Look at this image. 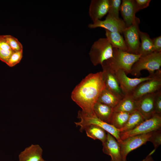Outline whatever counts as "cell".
I'll use <instances>...</instances> for the list:
<instances>
[{"mask_svg":"<svg viewBox=\"0 0 161 161\" xmlns=\"http://www.w3.org/2000/svg\"><path fill=\"white\" fill-rule=\"evenodd\" d=\"M113 48L106 38H100L92 44L89 55L93 64L102 65L105 61L112 57Z\"/></svg>","mask_w":161,"mask_h":161,"instance_id":"5","label":"cell"},{"mask_svg":"<svg viewBox=\"0 0 161 161\" xmlns=\"http://www.w3.org/2000/svg\"><path fill=\"white\" fill-rule=\"evenodd\" d=\"M85 131L87 136L93 140H99L102 143L106 140L107 134L106 131L102 128L94 125H89L86 126L83 129Z\"/></svg>","mask_w":161,"mask_h":161,"instance_id":"22","label":"cell"},{"mask_svg":"<svg viewBox=\"0 0 161 161\" xmlns=\"http://www.w3.org/2000/svg\"><path fill=\"white\" fill-rule=\"evenodd\" d=\"M141 42L138 52V55L143 57L154 52L152 39L146 33L140 31Z\"/></svg>","mask_w":161,"mask_h":161,"instance_id":"20","label":"cell"},{"mask_svg":"<svg viewBox=\"0 0 161 161\" xmlns=\"http://www.w3.org/2000/svg\"><path fill=\"white\" fill-rule=\"evenodd\" d=\"M151 0H134L137 12L148 6Z\"/></svg>","mask_w":161,"mask_h":161,"instance_id":"32","label":"cell"},{"mask_svg":"<svg viewBox=\"0 0 161 161\" xmlns=\"http://www.w3.org/2000/svg\"><path fill=\"white\" fill-rule=\"evenodd\" d=\"M153 132L133 136L123 140L120 143L122 161H126L127 156L131 151L148 141Z\"/></svg>","mask_w":161,"mask_h":161,"instance_id":"9","label":"cell"},{"mask_svg":"<svg viewBox=\"0 0 161 161\" xmlns=\"http://www.w3.org/2000/svg\"><path fill=\"white\" fill-rule=\"evenodd\" d=\"M5 36L9 46L13 51L23 50V46L17 38L10 35Z\"/></svg>","mask_w":161,"mask_h":161,"instance_id":"27","label":"cell"},{"mask_svg":"<svg viewBox=\"0 0 161 161\" xmlns=\"http://www.w3.org/2000/svg\"><path fill=\"white\" fill-rule=\"evenodd\" d=\"M154 52H161V36L152 39Z\"/></svg>","mask_w":161,"mask_h":161,"instance_id":"33","label":"cell"},{"mask_svg":"<svg viewBox=\"0 0 161 161\" xmlns=\"http://www.w3.org/2000/svg\"><path fill=\"white\" fill-rule=\"evenodd\" d=\"M122 91L125 95L131 94L137 86L141 83L151 78L152 76L140 78H131L128 77L123 70L115 72Z\"/></svg>","mask_w":161,"mask_h":161,"instance_id":"11","label":"cell"},{"mask_svg":"<svg viewBox=\"0 0 161 161\" xmlns=\"http://www.w3.org/2000/svg\"><path fill=\"white\" fill-rule=\"evenodd\" d=\"M0 49L7 50H12L7 42L5 35H0Z\"/></svg>","mask_w":161,"mask_h":161,"instance_id":"34","label":"cell"},{"mask_svg":"<svg viewBox=\"0 0 161 161\" xmlns=\"http://www.w3.org/2000/svg\"><path fill=\"white\" fill-rule=\"evenodd\" d=\"M154 106L155 113L161 115V91L155 93L154 99Z\"/></svg>","mask_w":161,"mask_h":161,"instance_id":"30","label":"cell"},{"mask_svg":"<svg viewBox=\"0 0 161 161\" xmlns=\"http://www.w3.org/2000/svg\"><path fill=\"white\" fill-rule=\"evenodd\" d=\"M140 57L139 55L113 48L112 57L105 61L114 71L123 70L127 75L130 74L132 66Z\"/></svg>","mask_w":161,"mask_h":161,"instance_id":"2","label":"cell"},{"mask_svg":"<svg viewBox=\"0 0 161 161\" xmlns=\"http://www.w3.org/2000/svg\"><path fill=\"white\" fill-rule=\"evenodd\" d=\"M120 100V99L114 94L105 88L100 93L97 102L105 104L113 108Z\"/></svg>","mask_w":161,"mask_h":161,"instance_id":"23","label":"cell"},{"mask_svg":"<svg viewBox=\"0 0 161 161\" xmlns=\"http://www.w3.org/2000/svg\"><path fill=\"white\" fill-rule=\"evenodd\" d=\"M140 19L136 17L133 24L126 27L123 32L124 40L127 48V52L132 54H138L140 47V30L139 25Z\"/></svg>","mask_w":161,"mask_h":161,"instance_id":"7","label":"cell"},{"mask_svg":"<svg viewBox=\"0 0 161 161\" xmlns=\"http://www.w3.org/2000/svg\"><path fill=\"white\" fill-rule=\"evenodd\" d=\"M43 150L38 145L32 144L26 148L18 156L19 161H43Z\"/></svg>","mask_w":161,"mask_h":161,"instance_id":"17","label":"cell"},{"mask_svg":"<svg viewBox=\"0 0 161 161\" xmlns=\"http://www.w3.org/2000/svg\"><path fill=\"white\" fill-rule=\"evenodd\" d=\"M161 69L156 71L150 79L140 83L131 94L136 100L146 94L155 93L161 90Z\"/></svg>","mask_w":161,"mask_h":161,"instance_id":"8","label":"cell"},{"mask_svg":"<svg viewBox=\"0 0 161 161\" xmlns=\"http://www.w3.org/2000/svg\"><path fill=\"white\" fill-rule=\"evenodd\" d=\"M148 141L151 142L154 145V149L152 151L154 153L161 144V129L153 131Z\"/></svg>","mask_w":161,"mask_h":161,"instance_id":"28","label":"cell"},{"mask_svg":"<svg viewBox=\"0 0 161 161\" xmlns=\"http://www.w3.org/2000/svg\"><path fill=\"white\" fill-rule=\"evenodd\" d=\"M105 86L102 71L90 73L76 86L71 93L72 100L88 114H94L93 107Z\"/></svg>","mask_w":161,"mask_h":161,"instance_id":"1","label":"cell"},{"mask_svg":"<svg viewBox=\"0 0 161 161\" xmlns=\"http://www.w3.org/2000/svg\"><path fill=\"white\" fill-rule=\"evenodd\" d=\"M161 128V115L155 113L150 118L144 120L130 130L120 132V137L123 140L129 137L147 134L159 129Z\"/></svg>","mask_w":161,"mask_h":161,"instance_id":"6","label":"cell"},{"mask_svg":"<svg viewBox=\"0 0 161 161\" xmlns=\"http://www.w3.org/2000/svg\"><path fill=\"white\" fill-rule=\"evenodd\" d=\"M156 92L146 94L135 100L136 110L145 120L150 118L155 114L154 99Z\"/></svg>","mask_w":161,"mask_h":161,"instance_id":"12","label":"cell"},{"mask_svg":"<svg viewBox=\"0 0 161 161\" xmlns=\"http://www.w3.org/2000/svg\"><path fill=\"white\" fill-rule=\"evenodd\" d=\"M153 153L151 152L144 160L141 161H154L151 157V155Z\"/></svg>","mask_w":161,"mask_h":161,"instance_id":"35","label":"cell"},{"mask_svg":"<svg viewBox=\"0 0 161 161\" xmlns=\"http://www.w3.org/2000/svg\"><path fill=\"white\" fill-rule=\"evenodd\" d=\"M43 161H45V160H44Z\"/></svg>","mask_w":161,"mask_h":161,"instance_id":"36","label":"cell"},{"mask_svg":"<svg viewBox=\"0 0 161 161\" xmlns=\"http://www.w3.org/2000/svg\"><path fill=\"white\" fill-rule=\"evenodd\" d=\"M161 66V52H154L145 56L140 57L132 66L130 74L138 77L142 70H146L149 75L152 76L156 71L160 69Z\"/></svg>","mask_w":161,"mask_h":161,"instance_id":"4","label":"cell"},{"mask_svg":"<svg viewBox=\"0 0 161 161\" xmlns=\"http://www.w3.org/2000/svg\"><path fill=\"white\" fill-rule=\"evenodd\" d=\"M13 52L12 50H7L0 49V60L7 64Z\"/></svg>","mask_w":161,"mask_h":161,"instance_id":"31","label":"cell"},{"mask_svg":"<svg viewBox=\"0 0 161 161\" xmlns=\"http://www.w3.org/2000/svg\"><path fill=\"white\" fill-rule=\"evenodd\" d=\"M102 145L103 152L111 157L110 161H122L120 144L112 135L107 133L106 139Z\"/></svg>","mask_w":161,"mask_h":161,"instance_id":"14","label":"cell"},{"mask_svg":"<svg viewBox=\"0 0 161 161\" xmlns=\"http://www.w3.org/2000/svg\"><path fill=\"white\" fill-rule=\"evenodd\" d=\"M130 114L123 112H113L109 124L120 129L126 123Z\"/></svg>","mask_w":161,"mask_h":161,"instance_id":"25","label":"cell"},{"mask_svg":"<svg viewBox=\"0 0 161 161\" xmlns=\"http://www.w3.org/2000/svg\"><path fill=\"white\" fill-rule=\"evenodd\" d=\"M88 27L90 29L101 27L110 32H119L120 34L126 27L123 20L121 18L116 19L107 16L104 20H98L89 24Z\"/></svg>","mask_w":161,"mask_h":161,"instance_id":"13","label":"cell"},{"mask_svg":"<svg viewBox=\"0 0 161 161\" xmlns=\"http://www.w3.org/2000/svg\"><path fill=\"white\" fill-rule=\"evenodd\" d=\"M109 0H92L89 6V14L93 22L100 20L108 13Z\"/></svg>","mask_w":161,"mask_h":161,"instance_id":"15","label":"cell"},{"mask_svg":"<svg viewBox=\"0 0 161 161\" xmlns=\"http://www.w3.org/2000/svg\"><path fill=\"white\" fill-rule=\"evenodd\" d=\"M78 117L80 119V121L75 122V123L76 126L80 127V131H83V128L86 126L89 125H94L100 127L111 134L119 143L122 142L120 137V129L98 118L95 113L88 114L80 110L78 112Z\"/></svg>","mask_w":161,"mask_h":161,"instance_id":"3","label":"cell"},{"mask_svg":"<svg viewBox=\"0 0 161 161\" xmlns=\"http://www.w3.org/2000/svg\"><path fill=\"white\" fill-rule=\"evenodd\" d=\"M120 11L126 27L131 26L135 20V14L137 12L134 0H122Z\"/></svg>","mask_w":161,"mask_h":161,"instance_id":"16","label":"cell"},{"mask_svg":"<svg viewBox=\"0 0 161 161\" xmlns=\"http://www.w3.org/2000/svg\"><path fill=\"white\" fill-rule=\"evenodd\" d=\"M106 38L113 48L127 52V48L124 38L119 32H113L105 30Z\"/></svg>","mask_w":161,"mask_h":161,"instance_id":"21","label":"cell"},{"mask_svg":"<svg viewBox=\"0 0 161 161\" xmlns=\"http://www.w3.org/2000/svg\"><path fill=\"white\" fill-rule=\"evenodd\" d=\"M140 113L136 110L130 114L128 120L120 132H124L132 129L144 120Z\"/></svg>","mask_w":161,"mask_h":161,"instance_id":"24","label":"cell"},{"mask_svg":"<svg viewBox=\"0 0 161 161\" xmlns=\"http://www.w3.org/2000/svg\"><path fill=\"white\" fill-rule=\"evenodd\" d=\"M22 56L23 50L13 52L7 64L11 67L15 66L20 61Z\"/></svg>","mask_w":161,"mask_h":161,"instance_id":"29","label":"cell"},{"mask_svg":"<svg viewBox=\"0 0 161 161\" xmlns=\"http://www.w3.org/2000/svg\"><path fill=\"white\" fill-rule=\"evenodd\" d=\"M101 65L103 69L102 76L105 88L113 93L121 100L125 95L120 88L115 72L105 61Z\"/></svg>","mask_w":161,"mask_h":161,"instance_id":"10","label":"cell"},{"mask_svg":"<svg viewBox=\"0 0 161 161\" xmlns=\"http://www.w3.org/2000/svg\"><path fill=\"white\" fill-rule=\"evenodd\" d=\"M109 8L107 16L112 18L119 19V14L121 3V0H109Z\"/></svg>","mask_w":161,"mask_h":161,"instance_id":"26","label":"cell"},{"mask_svg":"<svg viewBox=\"0 0 161 161\" xmlns=\"http://www.w3.org/2000/svg\"><path fill=\"white\" fill-rule=\"evenodd\" d=\"M93 111L98 118L109 124L113 112V108L105 104L97 102L94 105Z\"/></svg>","mask_w":161,"mask_h":161,"instance_id":"19","label":"cell"},{"mask_svg":"<svg viewBox=\"0 0 161 161\" xmlns=\"http://www.w3.org/2000/svg\"><path fill=\"white\" fill-rule=\"evenodd\" d=\"M135 101L131 94L125 95L118 104L113 108V112H120L131 113L136 110Z\"/></svg>","mask_w":161,"mask_h":161,"instance_id":"18","label":"cell"}]
</instances>
